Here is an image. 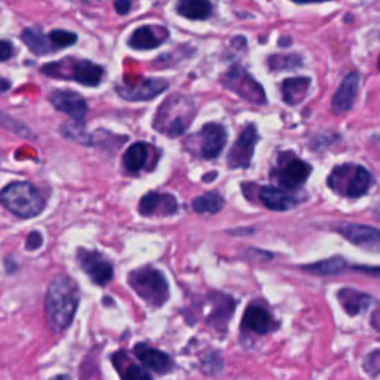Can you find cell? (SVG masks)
<instances>
[{
    "instance_id": "cell-1",
    "label": "cell",
    "mask_w": 380,
    "mask_h": 380,
    "mask_svg": "<svg viewBox=\"0 0 380 380\" xmlns=\"http://www.w3.org/2000/svg\"><path fill=\"white\" fill-rule=\"evenodd\" d=\"M79 300V287L67 275H57L48 287L45 297V319L51 333H63L72 324L76 315Z\"/></svg>"
},
{
    "instance_id": "cell-2",
    "label": "cell",
    "mask_w": 380,
    "mask_h": 380,
    "mask_svg": "<svg viewBox=\"0 0 380 380\" xmlns=\"http://www.w3.org/2000/svg\"><path fill=\"white\" fill-rule=\"evenodd\" d=\"M196 106L192 98L182 94H173L158 108L153 117V126L168 137L182 135L192 124Z\"/></svg>"
},
{
    "instance_id": "cell-3",
    "label": "cell",
    "mask_w": 380,
    "mask_h": 380,
    "mask_svg": "<svg viewBox=\"0 0 380 380\" xmlns=\"http://www.w3.org/2000/svg\"><path fill=\"white\" fill-rule=\"evenodd\" d=\"M0 204L19 218H32L45 209L41 192L28 182H12L0 190Z\"/></svg>"
},
{
    "instance_id": "cell-4",
    "label": "cell",
    "mask_w": 380,
    "mask_h": 380,
    "mask_svg": "<svg viewBox=\"0 0 380 380\" xmlns=\"http://www.w3.org/2000/svg\"><path fill=\"white\" fill-rule=\"evenodd\" d=\"M327 184L337 195L357 199L364 196L373 186V175L361 165L345 164L330 173Z\"/></svg>"
},
{
    "instance_id": "cell-5",
    "label": "cell",
    "mask_w": 380,
    "mask_h": 380,
    "mask_svg": "<svg viewBox=\"0 0 380 380\" xmlns=\"http://www.w3.org/2000/svg\"><path fill=\"white\" fill-rule=\"evenodd\" d=\"M128 283L149 306L161 307L167 303L169 296L168 281L158 269L149 266L137 269L129 274Z\"/></svg>"
},
{
    "instance_id": "cell-6",
    "label": "cell",
    "mask_w": 380,
    "mask_h": 380,
    "mask_svg": "<svg viewBox=\"0 0 380 380\" xmlns=\"http://www.w3.org/2000/svg\"><path fill=\"white\" fill-rule=\"evenodd\" d=\"M42 73L57 79H73L85 86H98L103 81L104 68L88 59L66 58L63 61L45 64Z\"/></svg>"
},
{
    "instance_id": "cell-7",
    "label": "cell",
    "mask_w": 380,
    "mask_h": 380,
    "mask_svg": "<svg viewBox=\"0 0 380 380\" xmlns=\"http://www.w3.org/2000/svg\"><path fill=\"white\" fill-rule=\"evenodd\" d=\"M223 85L243 97L247 102H251L254 104H265L266 103V95L262 85L251 75H248L245 68L241 66L232 67L229 72L223 76Z\"/></svg>"
},
{
    "instance_id": "cell-8",
    "label": "cell",
    "mask_w": 380,
    "mask_h": 380,
    "mask_svg": "<svg viewBox=\"0 0 380 380\" xmlns=\"http://www.w3.org/2000/svg\"><path fill=\"white\" fill-rule=\"evenodd\" d=\"M77 262L82 271L89 276L91 281L99 287L107 285L113 278V266L108 260L98 251L79 248Z\"/></svg>"
},
{
    "instance_id": "cell-9",
    "label": "cell",
    "mask_w": 380,
    "mask_h": 380,
    "mask_svg": "<svg viewBox=\"0 0 380 380\" xmlns=\"http://www.w3.org/2000/svg\"><path fill=\"white\" fill-rule=\"evenodd\" d=\"M311 173L312 167L302 161V159L283 153V156L279 158V167L272 173V175L281 186L294 189L303 184Z\"/></svg>"
},
{
    "instance_id": "cell-10",
    "label": "cell",
    "mask_w": 380,
    "mask_h": 380,
    "mask_svg": "<svg viewBox=\"0 0 380 380\" xmlns=\"http://www.w3.org/2000/svg\"><path fill=\"white\" fill-rule=\"evenodd\" d=\"M258 142V133L256 125H248L244 128L241 135L238 137L232 149L229 150L227 165L231 168H248L251 164L254 149Z\"/></svg>"
},
{
    "instance_id": "cell-11",
    "label": "cell",
    "mask_w": 380,
    "mask_h": 380,
    "mask_svg": "<svg viewBox=\"0 0 380 380\" xmlns=\"http://www.w3.org/2000/svg\"><path fill=\"white\" fill-rule=\"evenodd\" d=\"M167 88L168 82L165 79L149 77L142 79V81L134 85L116 86V93L124 99H128V102H147V99H152L156 95L164 93Z\"/></svg>"
},
{
    "instance_id": "cell-12",
    "label": "cell",
    "mask_w": 380,
    "mask_h": 380,
    "mask_svg": "<svg viewBox=\"0 0 380 380\" xmlns=\"http://www.w3.org/2000/svg\"><path fill=\"white\" fill-rule=\"evenodd\" d=\"M49 102L58 110L73 119L76 124H82L86 116L85 98L73 91H54L49 95Z\"/></svg>"
},
{
    "instance_id": "cell-13",
    "label": "cell",
    "mask_w": 380,
    "mask_h": 380,
    "mask_svg": "<svg viewBox=\"0 0 380 380\" xmlns=\"http://www.w3.org/2000/svg\"><path fill=\"white\" fill-rule=\"evenodd\" d=\"M134 355L146 370H150L156 374H167L173 372L174 361L168 354L159 349L150 348L146 343H137L134 348Z\"/></svg>"
},
{
    "instance_id": "cell-14",
    "label": "cell",
    "mask_w": 380,
    "mask_h": 380,
    "mask_svg": "<svg viewBox=\"0 0 380 380\" xmlns=\"http://www.w3.org/2000/svg\"><path fill=\"white\" fill-rule=\"evenodd\" d=\"M337 231L342 234L349 243L361 247L370 251H377L380 244V234L376 227L365 225H354V223H342Z\"/></svg>"
},
{
    "instance_id": "cell-15",
    "label": "cell",
    "mask_w": 380,
    "mask_h": 380,
    "mask_svg": "<svg viewBox=\"0 0 380 380\" xmlns=\"http://www.w3.org/2000/svg\"><path fill=\"white\" fill-rule=\"evenodd\" d=\"M199 137H201V156L204 159H216L223 152L227 142L225 126L216 122L205 124L199 131Z\"/></svg>"
},
{
    "instance_id": "cell-16",
    "label": "cell",
    "mask_w": 380,
    "mask_h": 380,
    "mask_svg": "<svg viewBox=\"0 0 380 380\" xmlns=\"http://www.w3.org/2000/svg\"><path fill=\"white\" fill-rule=\"evenodd\" d=\"M177 199L169 193L149 192L140 199L138 211L142 216H173L177 213Z\"/></svg>"
},
{
    "instance_id": "cell-17",
    "label": "cell",
    "mask_w": 380,
    "mask_h": 380,
    "mask_svg": "<svg viewBox=\"0 0 380 380\" xmlns=\"http://www.w3.org/2000/svg\"><path fill=\"white\" fill-rule=\"evenodd\" d=\"M359 88V75L357 72L348 73L332 99L333 112L340 115L349 112L354 107L357 93Z\"/></svg>"
},
{
    "instance_id": "cell-18",
    "label": "cell",
    "mask_w": 380,
    "mask_h": 380,
    "mask_svg": "<svg viewBox=\"0 0 380 380\" xmlns=\"http://www.w3.org/2000/svg\"><path fill=\"white\" fill-rule=\"evenodd\" d=\"M168 37V30L165 27L143 26L138 27L129 37V46L138 49V51H147V49L158 48L162 45Z\"/></svg>"
},
{
    "instance_id": "cell-19",
    "label": "cell",
    "mask_w": 380,
    "mask_h": 380,
    "mask_svg": "<svg viewBox=\"0 0 380 380\" xmlns=\"http://www.w3.org/2000/svg\"><path fill=\"white\" fill-rule=\"evenodd\" d=\"M258 196L262 204L269 209H274V211H287V209H292L298 202L294 193L272 186H265L260 189Z\"/></svg>"
},
{
    "instance_id": "cell-20",
    "label": "cell",
    "mask_w": 380,
    "mask_h": 380,
    "mask_svg": "<svg viewBox=\"0 0 380 380\" xmlns=\"http://www.w3.org/2000/svg\"><path fill=\"white\" fill-rule=\"evenodd\" d=\"M243 324L245 328L251 330V332L257 334H267L274 327L271 314H269L265 307L257 305H251L247 307Z\"/></svg>"
},
{
    "instance_id": "cell-21",
    "label": "cell",
    "mask_w": 380,
    "mask_h": 380,
    "mask_svg": "<svg viewBox=\"0 0 380 380\" xmlns=\"http://www.w3.org/2000/svg\"><path fill=\"white\" fill-rule=\"evenodd\" d=\"M339 302L342 303L346 314L354 316L365 312L372 305L373 298L370 294L357 292L354 288H343L339 292Z\"/></svg>"
},
{
    "instance_id": "cell-22",
    "label": "cell",
    "mask_w": 380,
    "mask_h": 380,
    "mask_svg": "<svg viewBox=\"0 0 380 380\" xmlns=\"http://www.w3.org/2000/svg\"><path fill=\"white\" fill-rule=\"evenodd\" d=\"M149 159H150V146L143 142H137L133 146L128 147V150L124 155L122 164L128 173L137 174L146 168Z\"/></svg>"
},
{
    "instance_id": "cell-23",
    "label": "cell",
    "mask_w": 380,
    "mask_h": 380,
    "mask_svg": "<svg viewBox=\"0 0 380 380\" xmlns=\"http://www.w3.org/2000/svg\"><path fill=\"white\" fill-rule=\"evenodd\" d=\"M213 300V309L209 311V314L207 315V319L209 324H213L214 327H225L229 323V318L232 316L234 314V307H235V302L229 297V296H223V294H214L211 297Z\"/></svg>"
},
{
    "instance_id": "cell-24",
    "label": "cell",
    "mask_w": 380,
    "mask_h": 380,
    "mask_svg": "<svg viewBox=\"0 0 380 380\" xmlns=\"http://www.w3.org/2000/svg\"><path fill=\"white\" fill-rule=\"evenodd\" d=\"M309 88H311V79L309 77H289L283 82V98L289 106L302 103L306 98Z\"/></svg>"
},
{
    "instance_id": "cell-25",
    "label": "cell",
    "mask_w": 380,
    "mask_h": 380,
    "mask_svg": "<svg viewBox=\"0 0 380 380\" xmlns=\"http://www.w3.org/2000/svg\"><path fill=\"white\" fill-rule=\"evenodd\" d=\"M177 12L187 19H207L213 12L208 0H180Z\"/></svg>"
},
{
    "instance_id": "cell-26",
    "label": "cell",
    "mask_w": 380,
    "mask_h": 380,
    "mask_svg": "<svg viewBox=\"0 0 380 380\" xmlns=\"http://www.w3.org/2000/svg\"><path fill=\"white\" fill-rule=\"evenodd\" d=\"M21 39L28 46L30 51L36 55H46L54 51L48 36L44 35L41 28H26L21 35Z\"/></svg>"
},
{
    "instance_id": "cell-27",
    "label": "cell",
    "mask_w": 380,
    "mask_h": 380,
    "mask_svg": "<svg viewBox=\"0 0 380 380\" xmlns=\"http://www.w3.org/2000/svg\"><path fill=\"white\" fill-rule=\"evenodd\" d=\"M113 364L117 370V373L121 374L124 379L128 380H149L152 379L150 373L146 372V368L138 367L133 363L126 361V357L124 352H117L113 355Z\"/></svg>"
},
{
    "instance_id": "cell-28",
    "label": "cell",
    "mask_w": 380,
    "mask_h": 380,
    "mask_svg": "<svg viewBox=\"0 0 380 380\" xmlns=\"http://www.w3.org/2000/svg\"><path fill=\"white\" fill-rule=\"evenodd\" d=\"M346 267H348L346 260L342 258V257H339V256L323 260V262H318L315 265L303 266V269L306 272L312 274V275H323V276L342 274Z\"/></svg>"
},
{
    "instance_id": "cell-29",
    "label": "cell",
    "mask_w": 380,
    "mask_h": 380,
    "mask_svg": "<svg viewBox=\"0 0 380 380\" xmlns=\"http://www.w3.org/2000/svg\"><path fill=\"white\" fill-rule=\"evenodd\" d=\"M225 205L223 196L217 192H208L193 199L192 207L199 214H217Z\"/></svg>"
},
{
    "instance_id": "cell-30",
    "label": "cell",
    "mask_w": 380,
    "mask_h": 380,
    "mask_svg": "<svg viewBox=\"0 0 380 380\" xmlns=\"http://www.w3.org/2000/svg\"><path fill=\"white\" fill-rule=\"evenodd\" d=\"M302 66V58L298 55H272L269 58V67L275 72L279 70H293Z\"/></svg>"
},
{
    "instance_id": "cell-31",
    "label": "cell",
    "mask_w": 380,
    "mask_h": 380,
    "mask_svg": "<svg viewBox=\"0 0 380 380\" xmlns=\"http://www.w3.org/2000/svg\"><path fill=\"white\" fill-rule=\"evenodd\" d=\"M48 39L55 51V49H63L75 45L77 41V36L72 32H66V30H54V32L49 33Z\"/></svg>"
},
{
    "instance_id": "cell-32",
    "label": "cell",
    "mask_w": 380,
    "mask_h": 380,
    "mask_svg": "<svg viewBox=\"0 0 380 380\" xmlns=\"http://www.w3.org/2000/svg\"><path fill=\"white\" fill-rule=\"evenodd\" d=\"M380 352L379 351H373L372 354H370L365 361H364V370L370 374V376H377L379 374V368H380Z\"/></svg>"
},
{
    "instance_id": "cell-33",
    "label": "cell",
    "mask_w": 380,
    "mask_h": 380,
    "mask_svg": "<svg viewBox=\"0 0 380 380\" xmlns=\"http://www.w3.org/2000/svg\"><path fill=\"white\" fill-rule=\"evenodd\" d=\"M44 244V238L42 235L39 232H32L28 236H27V241H26V249H28V251H35V249L41 248Z\"/></svg>"
},
{
    "instance_id": "cell-34",
    "label": "cell",
    "mask_w": 380,
    "mask_h": 380,
    "mask_svg": "<svg viewBox=\"0 0 380 380\" xmlns=\"http://www.w3.org/2000/svg\"><path fill=\"white\" fill-rule=\"evenodd\" d=\"M12 55H14V45L9 41H5V39H0V63L8 61Z\"/></svg>"
},
{
    "instance_id": "cell-35",
    "label": "cell",
    "mask_w": 380,
    "mask_h": 380,
    "mask_svg": "<svg viewBox=\"0 0 380 380\" xmlns=\"http://www.w3.org/2000/svg\"><path fill=\"white\" fill-rule=\"evenodd\" d=\"M115 9L117 14L126 15L129 11H131V2H129V0H116Z\"/></svg>"
},
{
    "instance_id": "cell-36",
    "label": "cell",
    "mask_w": 380,
    "mask_h": 380,
    "mask_svg": "<svg viewBox=\"0 0 380 380\" xmlns=\"http://www.w3.org/2000/svg\"><path fill=\"white\" fill-rule=\"evenodd\" d=\"M9 88H11V82L6 81L3 77H0V94L9 91Z\"/></svg>"
},
{
    "instance_id": "cell-37",
    "label": "cell",
    "mask_w": 380,
    "mask_h": 380,
    "mask_svg": "<svg viewBox=\"0 0 380 380\" xmlns=\"http://www.w3.org/2000/svg\"><path fill=\"white\" fill-rule=\"evenodd\" d=\"M297 3H314V2H327V0H293Z\"/></svg>"
},
{
    "instance_id": "cell-38",
    "label": "cell",
    "mask_w": 380,
    "mask_h": 380,
    "mask_svg": "<svg viewBox=\"0 0 380 380\" xmlns=\"http://www.w3.org/2000/svg\"><path fill=\"white\" fill-rule=\"evenodd\" d=\"M373 327H374V330H379V325H377V311L373 312Z\"/></svg>"
}]
</instances>
